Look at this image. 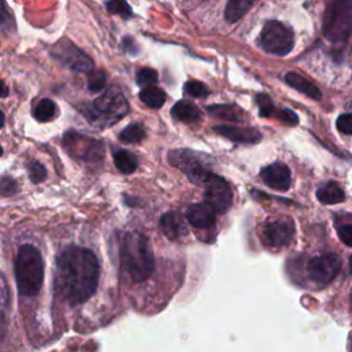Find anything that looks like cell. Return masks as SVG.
Returning a JSON list of instances; mask_svg holds the SVG:
<instances>
[{"instance_id": "cell-1", "label": "cell", "mask_w": 352, "mask_h": 352, "mask_svg": "<svg viewBox=\"0 0 352 352\" xmlns=\"http://www.w3.org/2000/svg\"><path fill=\"white\" fill-rule=\"evenodd\" d=\"M99 261L95 253L82 246H69L56 258L55 287L69 304L85 302L99 282Z\"/></svg>"}, {"instance_id": "cell-2", "label": "cell", "mask_w": 352, "mask_h": 352, "mask_svg": "<svg viewBox=\"0 0 352 352\" xmlns=\"http://www.w3.org/2000/svg\"><path fill=\"white\" fill-rule=\"evenodd\" d=\"M122 268L135 282L146 280L154 270V254L147 236L138 231L124 234L120 246Z\"/></svg>"}, {"instance_id": "cell-3", "label": "cell", "mask_w": 352, "mask_h": 352, "mask_svg": "<svg viewBox=\"0 0 352 352\" xmlns=\"http://www.w3.org/2000/svg\"><path fill=\"white\" fill-rule=\"evenodd\" d=\"M15 280L22 296H36L44 280V261L38 249L33 245H22L15 258Z\"/></svg>"}, {"instance_id": "cell-4", "label": "cell", "mask_w": 352, "mask_h": 352, "mask_svg": "<svg viewBox=\"0 0 352 352\" xmlns=\"http://www.w3.org/2000/svg\"><path fill=\"white\" fill-rule=\"evenodd\" d=\"M352 33V0H333L324 12L323 34L329 41L342 43Z\"/></svg>"}, {"instance_id": "cell-5", "label": "cell", "mask_w": 352, "mask_h": 352, "mask_svg": "<svg viewBox=\"0 0 352 352\" xmlns=\"http://www.w3.org/2000/svg\"><path fill=\"white\" fill-rule=\"evenodd\" d=\"M128 113V103L118 92H106L94 103L87 117L99 125H111Z\"/></svg>"}, {"instance_id": "cell-6", "label": "cell", "mask_w": 352, "mask_h": 352, "mask_svg": "<svg viewBox=\"0 0 352 352\" xmlns=\"http://www.w3.org/2000/svg\"><path fill=\"white\" fill-rule=\"evenodd\" d=\"M260 47L272 55L285 56L294 45V34L290 28L279 21H268L261 29Z\"/></svg>"}, {"instance_id": "cell-7", "label": "cell", "mask_w": 352, "mask_h": 352, "mask_svg": "<svg viewBox=\"0 0 352 352\" xmlns=\"http://www.w3.org/2000/svg\"><path fill=\"white\" fill-rule=\"evenodd\" d=\"M168 158L173 166L183 170L195 184H204L206 177L212 173L209 164L205 162L208 158L205 154L191 150H172Z\"/></svg>"}, {"instance_id": "cell-8", "label": "cell", "mask_w": 352, "mask_h": 352, "mask_svg": "<svg viewBox=\"0 0 352 352\" xmlns=\"http://www.w3.org/2000/svg\"><path fill=\"white\" fill-rule=\"evenodd\" d=\"M205 184V199L206 204L214 210V212H226L232 204V190L223 177L210 173Z\"/></svg>"}, {"instance_id": "cell-9", "label": "cell", "mask_w": 352, "mask_h": 352, "mask_svg": "<svg viewBox=\"0 0 352 352\" xmlns=\"http://www.w3.org/2000/svg\"><path fill=\"white\" fill-rule=\"evenodd\" d=\"M52 54L59 62H62L63 65H66L72 70L81 72V73H88L94 67L92 59L85 52H82L80 48H77L67 38H63L59 43H56L54 45Z\"/></svg>"}, {"instance_id": "cell-10", "label": "cell", "mask_w": 352, "mask_h": 352, "mask_svg": "<svg viewBox=\"0 0 352 352\" xmlns=\"http://www.w3.org/2000/svg\"><path fill=\"white\" fill-rule=\"evenodd\" d=\"M308 274L312 280L320 285L330 283L341 270V260L333 253L314 257L308 263Z\"/></svg>"}, {"instance_id": "cell-11", "label": "cell", "mask_w": 352, "mask_h": 352, "mask_svg": "<svg viewBox=\"0 0 352 352\" xmlns=\"http://www.w3.org/2000/svg\"><path fill=\"white\" fill-rule=\"evenodd\" d=\"M260 176L263 182L274 190L285 191L290 187L292 183L290 169L283 162H274L271 165H267L261 169Z\"/></svg>"}, {"instance_id": "cell-12", "label": "cell", "mask_w": 352, "mask_h": 352, "mask_svg": "<svg viewBox=\"0 0 352 352\" xmlns=\"http://www.w3.org/2000/svg\"><path fill=\"white\" fill-rule=\"evenodd\" d=\"M293 224L289 220H275L265 226L264 241L271 248L287 245L293 238Z\"/></svg>"}, {"instance_id": "cell-13", "label": "cell", "mask_w": 352, "mask_h": 352, "mask_svg": "<svg viewBox=\"0 0 352 352\" xmlns=\"http://www.w3.org/2000/svg\"><path fill=\"white\" fill-rule=\"evenodd\" d=\"M186 219L195 228H212L216 221L214 210L208 204H192L186 212Z\"/></svg>"}, {"instance_id": "cell-14", "label": "cell", "mask_w": 352, "mask_h": 352, "mask_svg": "<svg viewBox=\"0 0 352 352\" xmlns=\"http://www.w3.org/2000/svg\"><path fill=\"white\" fill-rule=\"evenodd\" d=\"M213 131L231 142L235 143H256L261 139L260 131L254 128H241V126H232V125H216L213 126Z\"/></svg>"}, {"instance_id": "cell-15", "label": "cell", "mask_w": 352, "mask_h": 352, "mask_svg": "<svg viewBox=\"0 0 352 352\" xmlns=\"http://www.w3.org/2000/svg\"><path fill=\"white\" fill-rule=\"evenodd\" d=\"M160 228L168 239H177L187 234L184 217L179 212H166L160 219Z\"/></svg>"}, {"instance_id": "cell-16", "label": "cell", "mask_w": 352, "mask_h": 352, "mask_svg": "<svg viewBox=\"0 0 352 352\" xmlns=\"http://www.w3.org/2000/svg\"><path fill=\"white\" fill-rule=\"evenodd\" d=\"M285 81L294 89H297L298 92L304 94L305 96L311 98V99H320L322 98V92L320 89L314 84L311 82L308 78H305L304 76L296 73V72H290L285 76Z\"/></svg>"}, {"instance_id": "cell-17", "label": "cell", "mask_w": 352, "mask_h": 352, "mask_svg": "<svg viewBox=\"0 0 352 352\" xmlns=\"http://www.w3.org/2000/svg\"><path fill=\"white\" fill-rule=\"evenodd\" d=\"M316 197L324 205L338 204L345 199V194H344L342 188L334 182H330V183H326L324 186H322L316 191Z\"/></svg>"}, {"instance_id": "cell-18", "label": "cell", "mask_w": 352, "mask_h": 352, "mask_svg": "<svg viewBox=\"0 0 352 352\" xmlns=\"http://www.w3.org/2000/svg\"><path fill=\"white\" fill-rule=\"evenodd\" d=\"M256 3V0H228L224 10V18L234 23L239 21Z\"/></svg>"}, {"instance_id": "cell-19", "label": "cell", "mask_w": 352, "mask_h": 352, "mask_svg": "<svg viewBox=\"0 0 352 352\" xmlns=\"http://www.w3.org/2000/svg\"><path fill=\"white\" fill-rule=\"evenodd\" d=\"M170 113H172L173 118H176L179 121H183V122H192V121L199 120V117H201V113H199L198 107L195 104H192L191 102H187V100L177 102L172 107Z\"/></svg>"}, {"instance_id": "cell-20", "label": "cell", "mask_w": 352, "mask_h": 352, "mask_svg": "<svg viewBox=\"0 0 352 352\" xmlns=\"http://www.w3.org/2000/svg\"><path fill=\"white\" fill-rule=\"evenodd\" d=\"M139 98L150 109H160V107H162L164 103H165V99H166L165 92L161 88L154 87V85L143 87V89L139 94Z\"/></svg>"}, {"instance_id": "cell-21", "label": "cell", "mask_w": 352, "mask_h": 352, "mask_svg": "<svg viewBox=\"0 0 352 352\" xmlns=\"http://www.w3.org/2000/svg\"><path fill=\"white\" fill-rule=\"evenodd\" d=\"M113 158H114V164H116L117 169L124 175H129V173L135 172L138 168V158L131 151L118 150L114 153Z\"/></svg>"}, {"instance_id": "cell-22", "label": "cell", "mask_w": 352, "mask_h": 352, "mask_svg": "<svg viewBox=\"0 0 352 352\" xmlns=\"http://www.w3.org/2000/svg\"><path fill=\"white\" fill-rule=\"evenodd\" d=\"M55 114H56V106H55V103H54L51 99H48V98L41 99V100L37 103V106L34 107V110H33L34 118H36L37 121H40V122H48V121H51V120L55 117Z\"/></svg>"}, {"instance_id": "cell-23", "label": "cell", "mask_w": 352, "mask_h": 352, "mask_svg": "<svg viewBox=\"0 0 352 352\" xmlns=\"http://www.w3.org/2000/svg\"><path fill=\"white\" fill-rule=\"evenodd\" d=\"M144 129L140 124H131L120 133V140L124 143H139L144 139Z\"/></svg>"}, {"instance_id": "cell-24", "label": "cell", "mask_w": 352, "mask_h": 352, "mask_svg": "<svg viewBox=\"0 0 352 352\" xmlns=\"http://www.w3.org/2000/svg\"><path fill=\"white\" fill-rule=\"evenodd\" d=\"M208 111L212 116H216L221 120L226 121H236L238 120V109L228 106V104H214V106H209Z\"/></svg>"}, {"instance_id": "cell-25", "label": "cell", "mask_w": 352, "mask_h": 352, "mask_svg": "<svg viewBox=\"0 0 352 352\" xmlns=\"http://www.w3.org/2000/svg\"><path fill=\"white\" fill-rule=\"evenodd\" d=\"M0 28L6 33H12L15 30V19L6 0H0Z\"/></svg>"}, {"instance_id": "cell-26", "label": "cell", "mask_w": 352, "mask_h": 352, "mask_svg": "<svg viewBox=\"0 0 352 352\" xmlns=\"http://www.w3.org/2000/svg\"><path fill=\"white\" fill-rule=\"evenodd\" d=\"M106 10L110 14L120 15V16H122L125 19H128L132 15V8H131V6L125 0H109L106 3Z\"/></svg>"}, {"instance_id": "cell-27", "label": "cell", "mask_w": 352, "mask_h": 352, "mask_svg": "<svg viewBox=\"0 0 352 352\" xmlns=\"http://www.w3.org/2000/svg\"><path fill=\"white\" fill-rule=\"evenodd\" d=\"M106 84V74L100 70H91L88 72V78H87V85L89 91L92 92H99L104 88Z\"/></svg>"}, {"instance_id": "cell-28", "label": "cell", "mask_w": 352, "mask_h": 352, "mask_svg": "<svg viewBox=\"0 0 352 352\" xmlns=\"http://www.w3.org/2000/svg\"><path fill=\"white\" fill-rule=\"evenodd\" d=\"M184 91H186L188 95L194 96V98H204V96H206V95L209 94L208 87H206L204 82L197 81V80H190V81H187V82L184 84Z\"/></svg>"}, {"instance_id": "cell-29", "label": "cell", "mask_w": 352, "mask_h": 352, "mask_svg": "<svg viewBox=\"0 0 352 352\" xmlns=\"http://www.w3.org/2000/svg\"><path fill=\"white\" fill-rule=\"evenodd\" d=\"M256 100H257L261 117H272L274 116L276 109H275V106H274V103H272V100L268 95L260 94V95H257Z\"/></svg>"}, {"instance_id": "cell-30", "label": "cell", "mask_w": 352, "mask_h": 352, "mask_svg": "<svg viewBox=\"0 0 352 352\" xmlns=\"http://www.w3.org/2000/svg\"><path fill=\"white\" fill-rule=\"evenodd\" d=\"M158 78V74L154 69L150 67H143L136 74V81L140 87H147V85H153Z\"/></svg>"}, {"instance_id": "cell-31", "label": "cell", "mask_w": 352, "mask_h": 352, "mask_svg": "<svg viewBox=\"0 0 352 352\" xmlns=\"http://www.w3.org/2000/svg\"><path fill=\"white\" fill-rule=\"evenodd\" d=\"M10 307V292L8 285L0 272V319L4 316V314L8 311Z\"/></svg>"}, {"instance_id": "cell-32", "label": "cell", "mask_w": 352, "mask_h": 352, "mask_svg": "<svg viewBox=\"0 0 352 352\" xmlns=\"http://www.w3.org/2000/svg\"><path fill=\"white\" fill-rule=\"evenodd\" d=\"M272 117H275L276 120H279L286 125H297L298 122L297 114L290 109H276Z\"/></svg>"}, {"instance_id": "cell-33", "label": "cell", "mask_w": 352, "mask_h": 352, "mask_svg": "<svg viewBox=\"0 0 352 352\" xmlns=\"http://www.w3.org/2000/svg\"><path fill=\"white\" fill-rule=\"evenodd\" d=\"M30 180L33 183H41L45 179V168L40 162H30L28 166Z\"/></svg>"}, {"instance_id": "cell-34", "label": "cell", "mask_w": 352, "mask_h": 352, "mask_svg": "<svg viewBox=\"0 0 352 352\" xmlns=\"http://www.w3.org/2000/svg\"><path fill=\"white\" fill-rule=\"evenodd\" d=\"M337 129L341 133L352 135V114H342L337 118Z\"/></svg>"}, {"instance_id": "cell-35", "label": "cell", "mask_w": 352, "mask_h": 352, "mask_svg": "<svg viewBox=\"0 0 352 352\" xmlns=\"http://www.w3.org/2000/svg\"><path fill=\"white\" fill-rule=\"evenodd\" d=\"M16 182L11 177H1L0 179V194L1 195H10L16 191Z\"/></svg>"}, {"instance_id": "cell-36", "label": "cell", "mask_w": 352, "mask_h": 352, "mask_svg": "<svg viewBox=\"0 0 352 352\" xmlns=\"http://www.w3.org/2000/svg\"><path fill=\"white\" fill-rule=\"evenodd\" d=\"M338 238L342 243L352 248V224L338 227Z\"/></svg>"}, {"instance_id": "cell-37", "label": "cell", "mask_w": 352, "mask_h": 352, "mask_svg": "<svg viewBox=\"0 0 352 352\" xmlns=\"http://www.w3.org/2000/svg\"><path fill=\"white\" fill-rule=\"evenodd\" d=\"M8 95V88L6 87V84L0 80V98H6Z\"/></svg>"}, {"instance_id": "cell-38", "label": "cell", "mask_w": 352, "mask_h": 352, "mask_svg": "<svg viewBox=\"0 0 352 352\" xmlns=\"http://www.w3.org/2000/svg\"><path fill=\"white\" fill-rule=\"evenodd\" d=\"M4 121H6V116H4V113L0 110V128H3Z\"/></svg>"}, {"instance_id": "cell-39", "label": "cell", "mask_w": 352, "mask_h": 352, "mask_svg": "<svg viewBox=\"0 0 352 352\" xmlns=\"http://www.w3.org/2000/svg\"><path fill=\"white\" fill-rule=\"evenodd\" d=\"M349 265H351V271H352V257L349 258Z\"/></svg>"}, {"instance_id": "cell-40", "label": "cell", "mask_w": 352, "mask_h": 352, "mask_svg": "<svg viewBox=\"0 0 352 352\" xmlns=\"http://www.w3.org/2000/svg\"><path fill=\"white\" fill-rule=\"evenodd\" d=\"M3 154V148H1V146H0V155Z\"/></svg>"}, {"instance_id": "cell-41", "label": "cell", "mask_w": 352, "mask_h": 352, "mask_svg": "<svg viewBox=\"0 0 352 352\" xmlns=\"http://www.w3.org/2000/svg\"><path fill=\"white\" fill-rule=\"evenodd\" d=\"M351 348H352V345H351Z\"/></svg>"}]
</instances>
